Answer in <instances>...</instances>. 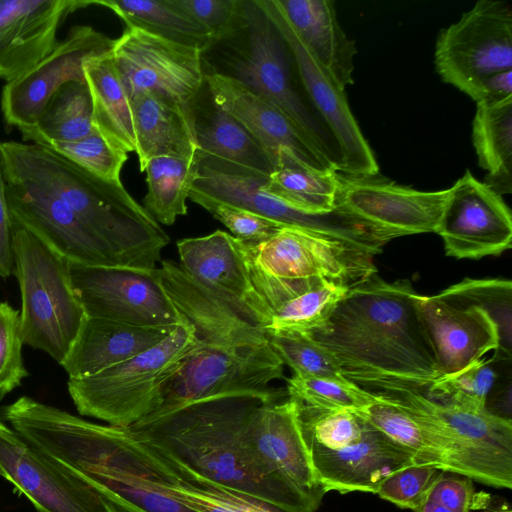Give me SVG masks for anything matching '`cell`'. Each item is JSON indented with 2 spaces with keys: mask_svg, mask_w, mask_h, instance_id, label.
Returning <instances> with one entry per match:
<instances>
[{
  "mask_svg": "<svg viewBox=\"0 0 512 512\" xmlns=\"http://www.w3.org/2000/svg\"><path fill=\"white\" fill-rule=\"evenodd\" d=\"M421 295L407 279L377 273L354 283L324 324L307 332L342 374L367 391H426L438 378Z\"/></svg>",
  "mask_w": 512,
  "mask_h": 512,
  "instance_id": "obj_1",
  "label": "cell"
},
{
  "mask_svg": "<svg viewBox=\"0 0 512 512\" xmlns=\"http://www.w3.org/2000/svg\"><path fill=\"white\" fill-rule=\"evenodd\" d=\"M160 264L162 285L193 327L197 344L164 386L162 403L154 413L219 396L250 395L265 401L279 397L270 384L284 377V364L270 345L265 326L198 284L178 263Z\"/></svg>",
  "mask_w": 512,
  "mask_h": 512,
  "instance_id": "obj_2",
  "label": "cell"
},
{
  "mask_svg": "<svg viewBox=\"0 0 512 512\" xmlns=\"http://www.w3.org/2000/svg\"><path fill=\"white\" fill-rule=\"evenodd\" d=\"M1 418L84 478L116 512H197L161 489L163 459L128 428L101 425L23 396Z\"/></svg>",
  "mask_w": 512,
  "mask_h": 512,
  "instance_id": "obj_3",
  "label": "cell"
},
{
  "mask_svg": "<svg viewBox=\"0 0 512 512\" xmlns=\"http://www.w3.org/2000/svg\"><path fill=\"white\" fill-rule=\"evenodd\" d=\"M264 402L250 395L213 397L151 414L128 429L154 452L209 483L279 512H304L254 464L245 447L247 421Z\"/></svg>",
  "mask_w": 512,
  "mask_h": 512,
  "instance_id": "obj_4",
  "label": "cell"
},
{
  "mask_svg": "<svg viewBox=\"0 0 512 512\" xmlns=\"http://www.w3.org/2000/svg\"><path fill=\"white\" fill-rule=\"evenodd\" d=\"M0 148L4 168L50 189L124 267L158 268L169 236L122 182L102 179L42 145L6 141Z\"/></svg>",
  "mask_w": 512,
  "mask_h": 512,
  "instance_id": "obj_5",
  "label": "cell"
},
{
  "mask_svg": "<svg viewBox=\"0 0 512 512\" xmlns=\"http://www.w3.org/2000/svg\"><path fill=\"white\" fill-rule=\"evenodd\" d=\"M193 327L178 325L163 341L137 356L67 386L77 411L108 425L129 428L162 403L168 380L195 349Z\"/></svg>",
  "mask_w": 512,
  "mask_h": 512,
  "instance_id": "obj_6",
  "label": "cell"
},
{
  "mask_svg": "<svg viewBox=\"0 0 512 512\" xmlns=\"http://www.w3.org/2000/svg\"><path fill=\"white\" fill-rule=\"evenodd\" d=\"M13 256L21 294L23 343L61 364L86 317L72 286L70 262L17 225Z\"/></svg>",
  "mask_w": 512,
  "mask_h": 512,
  "instance_id": "obj_7",
  "label": "cell"
},
{
  "mask_svg": "<svg viewBox=\"0 0 512 512\" xmlns=\"http://www.w3.org/2000/svg\"><path fill=\"white\" fill-rule=\"evenodd\" d=\"M247 168L215 158H201L190 197H203L237 206L279 223L330 241L376 255L389 241L386 229L337 207L325 214L295 210L267 193V179Z\"/></svg>",
  "mask_w": 512,
  "mask_h": 512,
  "instance_id": "obj_8",
  "label": "cell"
},
{
  "mask_svg": "<svg viewBox=\"0 0 512 512\" xmlns=\"http://www.w3.org/2000/svg\"><path fill=\"white\" fill-rule=\"evenodd\" d=\"M246 30L247 52L235 65L234 77L279 110L339 172L341 159L336 143L296 89L290 52L254 0L247 1Z\"/></svg>",
  "mask_w": 512,
  "mask_h": 512,
  "instance_id": "obj_9",
  "label": "cell"
},
{
  "mask_svg": "<svg viewBox=\"0 0 512 512\" xmlns=\"http://www.w3.org/2000/svg\"><path fill=\"white\" fill-rule=\"evenodd\" d=\"M243 439L254 464L304 512L319 509L327 492L314 471L295 398L280 396L259 405L247 421Z\"/></svg>",
  "mask_w": 512,
  "mask_h": 512,
  "instance_id": "obj_10",
  "label": "cell"
},
{
  "mask_svg": "<svg viewBox=\"0 0 512 512\" xmlns=\"http://www.w3.org/2000/svg\"><path fill=\"white\" fill-rule=\"evenodd\" d=\"M286 44L304 94L338 148L339 173L375 176L379 166L342 90L303 43L278 0H254Z\"/></svg>",
  "mask_w": 512,
  "mask_h": 512,
  "instance_id": "obj_11",
  "label": "cell"
},
{
  "mask_svg": "<svg viewBox=\"0 0 512 512\" xmlns=\"http://www.w3.org/2000/svg\"><path fill=\"white\" fill-rule=\"evenodd\" d=\"M241 243L251 279H323L351 286L376 273L373 255L293 227L257 244Z\"/></svg>",
  "mask_w": 512,
  "mask_h": 512,
  "instance_id": "obj_12",
  "label": "cell"
},
{
  "mask_svg": "<svg viewBox=\"0 0 512 512\" xmlns=\"http://www.w3.org/2000/svg\"><path fill=\"white\" fill-rule=\"evenodd\" d=\"M441 79L463 93L478 80L512 70V9L507 2L480 0L442 29L434 53Z\"/></svg>",
  "mask_w": 512,
  "mask_h": 512,
  "instance_id": "obj_13",
  "label": "cell"
},
{
  "mask_svg": "<svg viewBox=\"0 0 512 512\" xmlns=\"http://www.w3.org/2000/svg\"><path fill=\"white\" fill-rule=\"evenodd\" d=\"M70 277L87 316L144 326H178L186 322L167 295L159 268L70 263Z\"/></svg>",
  "mask_w": 512,
  "mask_h": 512,
  "instance_id": "obj_14",
  "label": "cell"
},
{
  "mask_svg": "<svg viewBox=\"0 0 512 512\" xmlns=\"http://www.w3.org/2000/svg\"><path fill=\"white\" fill-rule=\"evenodd\" d=\"M202 54L136 26H126L111 53L129 95L152 92L185 107L205 83Z\"/></svg>",
  "mask_w": 512,
  "mask_h": 512,
  "instance_id": "obj_15",
  "label": "cell"
},
{
  "mask_svg": "<svg viewBox=\"0 0 512 512\" xmlns=\"http://www.w3.org/2000/svg\"><path fill=\"white\" fill-rule=\"evenodd\" d=\"M13 224L20 226L70 263L124 267L70 207L41 183L3 167Z\"/></svg>",
  "mask_w": 512,
  "mask_h": 512,
  "instance_id": "obj_16",
  "label": "cell"
},
{
  "mask_svg": "<svg viewBox=\"0 0 512 512\" xmlns=\"http://www.w3.org/2000/svg\"><path fill=\"white\" fill-rule=\"evenodd\" d=\"M0 476L37 512H116L84 478L2 421Z\"/></svg>",
  "mask_w": 512,
  "mask_h": 512,
  "instance_id": "obj_17",
  "label": "cell"
},
{
  "mask_svg": "<svg viewBox=\"0 0 512 512\" xmlns=\"http://www.w3.org/2000/svg\"><path fill=\"white\" fill-rule=\"evenodd\" d=\"M115 39L91 26L72 27L54 49L1 91L4 122L18 130L29 127L56 90L69 81H85L84 66L112 52Z\"/></svg>",
  "mask_w": 512,
  "mask_h": 512,
  "instance_id": "obj_18",
  "label": "cell"
},
{
  "mask_svg": "<svg viewBox=\"0 0 512 512\" xmlns=\"http://www.w3.org/2000/svg\"><path fill=\"white\" fill-rule=\"evenodd\" d=\"M447 256L481 259L511 248L512 217L502 196L467 170L452 187L436 232Z\"/></svg>",
  "mask_w": 512,
  "mask_h": 512,
  "instance_id": "obj_19",
  "label": "cell"
},
{
  "mask_svg": "<svg viewBox=\"0 0 512 512\" xmlns=\"http://www.w3.org/2000/svg\"><path fill=\"white\" fill-rule=\"evenodd\" d=\"M449 189L421 191L375 176L340 173L336 206L400 236L437 232Z\"/></svg>",
  "mask_w": 512,
  "mask_h": 512,
  "instance_id": "obj_20",
  "label": "cell"
},
{
  "mask_svg": "<svg viewBox=\"0 0 512 512\" xmlns=\"http://www.w3.org/2000/svg\"><path fill=\"white\" fill-rule=\"evenodd\" d=\"M442 431L461 448L512 481V421L487 410L470 411L430 398L424 391L378 392Z\"/></svg>",
  "mask_w": 512,
  "mask_h": 512,
  "instance_id": "obj_21",
  "label": "cell"
},
{
  "mask_svg": "<svg viewBox=\"0 0 512 512\" xmlns=\"http://www.w3.org/2000/svg\"><path fill=\"white\" fill-rule=\"evenodd\" d=\"M95 0H0V78L11 82L46 57L57 30L74 11Z\"/></svg>",
  "mask_w": 512,
  "mask_h": 512,
  "instance_id": "obj_22",
  "label": "cell"
},
{
  "mask_svg": "<svg viewBox=\"0 0 512 512\" xmlns=\"http://www.w3.org/2000/svg\"><path fill=\"white\" fill-rule=\"evenodd\" d=\"M180 267L198 284L255 316L265 327L270 311L256 291L239 239L216 230L177 242Z\"/></svg>",
  "mask_w": 512,
  "mask_h": 512,
  "instance_id": "obj_23",
  "label": "cell"
},
{
  "mask_svg": "<svg viewBox=\"0 0 512 512\" xmlns=\"http://www.w3.org/2000/svg\"><path fill=\"white\" fill-rule=\"evenodd\" d=\"M419 311L433 349L438 378L455 373L499 348L498 329L481 309L421 295Z\"/></svg>",
  "mask_w": 512,
  "mask_h": 512,
  "instance_id": "obj_24",
  "label": "cell"
},
{
  "mask_svg": "<svg viewBox=\"0 0 512 512\" xmlns=\"http://www.w3.org/2000/svg\"><path fill=\"white\" fill-rule=\"evenodd\" d=\"M363 421L361 437L343 449L328 450L306 443L318 481L326 492L375 494L392 472L416 462L408 450Z\"/></svg>",
  "mask_w": 512,
  "mask_h": 512,
  "instance_id": "obj_25",
  "label": "cell"
},
{
  "mask_svg": "<svg viewBox=\"0 0 512 512\" xmlns=\"http://www.w3.org/2000/svg\"><path fill=\"white\" fill-rule=\"evenodd\" d=\"M215 107L239 122L265 149L275 165L279 149L288 148L303 162L319 169H335L273 105L232 75H205Z\"/></svg>",
  "mask_w": 512,
  "mask_h": 512,
  "instance_id": "obj_26",
  "label": "cell"
},
{
  "mask_svg": "<svg viewBox=\"0 0 512 512\" xmlns=\"http://www.w3.org/2000/svg\"><path fill=\"white\" fill-rule=\"evenodd\" d=\"M176 327L136 325L86 315L60 365L69 378L88 377L152 348Z\"/></svg>",
  "mask_w": 512,
  "mask_h": 512,
  "instance_id": "obj_27",
  "label": "cell"
},
{
  "mask_svg": "<svg viewBox=\"0 0 512 512\" xmlns=\"http://www.w3.org/2000/svg\"><path fill=\"white\" fill-rule=\"evenodd\" d=\"M303 43L336 84H353L356 47L340 26L330 0H278Z\"/></svg>",
  "mask_w": 512,
  "mask_h": 512,
  "instance_id": "obj_28",
  "label": "cell"
},
{
  "mask_svg": "<svg viewBox=\"0 0 512 512\" xmlns=\"http://www.w3.org/2000/svg\"><path fill=\"white\" fill-rule=\"evenodd\" d=\"M140 172L162 155H188L198 150L190 107L152 92L130 95Z\"/></svg>",
  "mask_w": 512,
  "mask_h": 512,
  "instance_id": "obj_29",
  "label": "cell"
},
{
  "mask_svg": "<svg viewBox=\"0 0 512 512\" xmlns=\"http://www.w3.org/2000/svg\"><path fill=\"white\" fill-rule=\"evenodd\" d=\"M340 173L303 162L288 148H281L276 165L262 188L287 206L310 214H325L336 208Z\"/></svg>",
  "mask_w": 512,
  "mask_h": 512,
  "instance_id": "obj_30",
  "label": "cell"
},
{
  "mask_svg": "<svg viewBox=\"0 0 512 512\" xmlns=\"http://www.w3.org/2000/svg\"><path fill=\"white\" fill-rule=\"evenodd\" d=\"M112 53V52H111ZM89 60L84 75L89 87L96 130L127 153L136 151L130 95L112 55Z\"/></svg>",
  "mask_w": 512,
  "mask_h": 512,
  "instance_id": "obj_31",
  "label": "cell"
},
{
  "mask_svg": "<svg viewBox=\"0 0 512 512\" xmlns=\"http://www.w3.org/2000/svg\"><path fill=\"white\" fill-rule=\"evenodd\" d=\"M472 142L479 165L487 171L484 183L502 196L512 192V97L477 104Z\"/></svg>",
  "mask_w": 512,
  "mask_h": 512,
  "instance_id": "obj_32",
  "label": "cell"
},
{
  "mask_svg": "<svg viewBox=\"0 0 512 512\" xmlns=\"http://www.w3.org/2000/svg\"><path fill=\"white\" fill-rule=\"evenodd\" d=\"M96 130L92 99L85 81H69L59 87L34 124L19 130L24 141L48 146L76 141Z\"/></svg>",
  "mask_w": 512,
  "mask_h": 512,
  "instance_id": "obj_33",
  "label": "cell"
},
{
  "mask_svg": "<svg viewBox=\"0 0 512 512\" xmlns=\"http://www.w3.org/2000/svg\"><path fill=\"white\" fill-rule=\"evenodd\" d=\"M199 162V150L188 155L156 156L148 161L143 171L147 183L143 207L158 223L170 226L178 216L187 214L186 201Z\"/></svg>",
  "mask_w": 512,
  "mask_h": 512,
  "instance_id": "obj_34",
  "label": "cell"
},
{
  "mask_svg": "<svg viewBox=\"0 0 512 512\" xmlns=\"http://www.w3.org/2000/svg\"><path fill=\"white\" fill-rule=\"evenodd\" d=\"M201 158H215L269 176L275 163L256 139L233 117L213 105L205 122L195 119Z\"/></svg>",
  "mask_w": 512,
  "mask_h": 512,
  "instance_id": "obj_35",
  "label": "cell"
},
{
  "mask_svg": "<svg viewBox=\"0 0 512 512\" xmlns=\"http://www.w3.org/2000/svg\"><path fill=\"white\" fill-rule=\"evenodd\" d=\"M113 11L126 26H136L205 52L214 44L208 33L172 0H95Z\"/></svg>",
  "mask_w": 512,
  "mask_h": 512,
  "instance_id": "obj_36",
  "label": "cell"
},
{
  "mask_svg": "<svg viewBox=\"0 0 512 512\" xmlns=\"http://www.w3.org/2000/svg\"><path fill=\"white\" fill-rule=\"evenodd\" d=\"M511 356L499 349L492 358H482L462 370L437 378L426 394L438 401L470 411L486 410L488 397L505 376Z\"/></svg>",
  "mask_w": 512,
  "mask_h": 512,
  "instance_id": "obj_37",
  "label": "cell"
},
{
  "mask_svg": "<svg viewBox=\"0 0 512 512\" xmlns=\"http://www.w3.org/2000/svg\"><path fill=\"white\" fill-rule=\"evenodd\" d=\"M374 393L372 404L353 413L408 450L417 463L446 472L444 458L427 428L380 393Z\"/></svg>",
  "mask_w": 512,
  "mask_h": 512,
  "instance_id": "obj_38",
  "label": "cell"
},
{
  "mask_svg": "<svg viewBox=\"0 0 512 512\" xmlns=\"http://www.w3.org/2000/svg\"><path fill=\"white\" fill-rule=\"evenodd\" d=\"M160 457L168 467V472L161 482V489L197 512H279L229 489L209 483Z\"/></svg>",
  "mask_w": 512,
  "mask_h": 512,
  "instance_id": "obj_39",
  "label": "cell"
},
{
  "mask_svg": "<svg viewBox=\"0 0 512 512\" xmlns=\"http://www.w3.org/2000/svg\"><path fill=\"white\" fill-rule=\"evenodd\" d=\"M437 295L452 302L472 305L483 310L498 329V349L512 355V283L510 280L465 278Z\"/></svg>",
  "mask_w": 512,
  "mask_h": 512,
  "instance_id": "obj_40",
  "label": "cell"
},
{
  "mask_svg": "<svg viewBox=\"0 0 512 512\" xmlns=\"http://www.w3.org/2000/svg\"><path fill=\"white\" fill-rule=\"evenodd\" d=\"M349 288V285L321 280L278 306L265 329L300 332L316 329L330 317Z\"/></svg>",
  "mask_w": 512,
  "mask_h": 512,
  "instance_id": "obj_41",
  "label": "cell"
},
{
  "mask_svg": "<svg viewBox=\"0 0 512 512\" xmlns=\"http://www.w3.org/2000/svg\"><path fill=\"white\" fill-rule=\"evenodd\" d=\"M265 331L276 354L295 375L351 382L342 374L333 357L307 332L267 329Z\"/></svg>",
  "mask_w": 512,
  "mask_h": 512,
  "instance_id": "obj_42",
  "label": "cell"
},
{
  "mask_svg": "<svg viewBox=\"0 0 512 512\" xmlns=\"http://www.w3.org/2000/svg\"><path fill=\"white\" fill-rule=\"evenodd\" d=\"M288 395L299 403L326 411H357L376 400L374 392L352 382L293 375L288 380Z\"/></svg>",
  "mask_w": 512,
  "mask_h": 512,
  "instance_id": "obj_43",
  "label": "cell"
},
{
  "mask_svg": "<svg viewBox=\"0 0 512 512\" xmlns=\"http://www.w3.org/2000/svg\"><path fill=\"white\" fill-rule=\"evenodd\" d=\"M299 421L304 440L328 450H340L362 435L364 421L352 411H326L298 402Z\"/></svg>",
  "mask_w": 512,
  "mask_h": 512,
  "instance_id": "obj_44",
  "label": "cell"
},
{
  "mask_svg": "<svg viewBox=\"0 0 512 512\" xmlns=\"http://www.w3.org/2000/svg\"><path fill=\"white\" fill-rule=\"evenodd\" d=\"M50 149L88 172L112 182H121L120 174L128 153L95 130L76 141L55 142Z\"/></svg>",
  "mask_w": 512,
  "mask_h": 512,
  "instance_id": "obj_45",
  "label": "cell"
},
{
  "mask_svg": "<svg viewBox=\"0 0 512 512\" xmlns=\"http://www.w3.org/2000/svg\"><path fill=\"white\" fill-rule=\"evenodd\" d=\"M444 471L413 462L387 476L375 494L402 509L415 511L424 504Z\"/></svg>",
  "mask_w": 512,
  "mask_h": 512,
  "instance_id": "obj_46",
  "label": "cell"
},
{
  "mask_svg": "<svg viewBox=\"0 0 512 512\" xmlns=\"http://www.w3.org/2000/svg\"><path fill=\"white\" fill-rule=\"evenodd\" d=\"M172 1L208 33L214 45L247 28V1Z\"/></svg>",
  "mask_w": 512,
  "mask_h": 512,
  "instance_id": "obj_47",
  "label": "cell"
},
{
  "mask_svg": "<svg viewBox=\"0 0 512 512\" xmlns=\"http://www.w3.org/2000/svg\"><path fill=\"white\" fill-rule=\"evenodd\" d=\"M23 339L20 314L6 302L0 301V397L20 386L28 376L22 358Z\"/></svg>",
  "mask_w": 512,
  "mask_h": 512,
  "instance_id": "obj_48",
  "label": "cell"
},
{
  "mask_svg": "<svg viewBox=\"0 0 512 512\" xmlns=\"http://www.w3.org/2000/svg\"><path fill=\"white\" fill-rule=\"evenodd\" d=\"M192 202L207 210L224 224L235 238L257 244L273 236L282 225L249 210L203 197H190Z\"/></svg>",
  "mask_w": 512,
  "mask_h": 512,
  "instance_id": "obj_49",
  "label": "cell"
},
{
  "mask_svg": "<svg viewBox=\"0 0 512 512\" xmlns=\"http://www.w3.org/2000/svg\"><path fill=\"white\" fill-rule=\"evenodd\" d=\"M436 482L428 500L439 503L454 512H471L476 493L473 480L458 474H446Z\"/></svg>",
  "mask_w": 512,
  "mask_h": 512,
  "instance_id": "obj_50",
  "label": "cell"
},
{
  "mask_svg": "<svg viewBox=\"0 0 512 512\" xmlns=\"http://www.w3.org/2000/svg\"><path fill=\"white\" fill-rule=\"evenodd\" d=\"M13 230L0 148V277L3 278L14 272Z\"/></svg>",
  "mask_w": 512,
  "mask_h": 512,
  "instance_id": "obj_51",
  "label": "cell"
},
{
  "mask_svg": "<svg viewBox=\"0 0 512 512\" xmlns=\"http://www.w3.org/2000/svg\"><path fill=\"white\" fill-rule=\"evenodd\" d=\"M477 104H489L512 97V70L488 75L465 92Z\"/></svg>",
  "mask_w": 512,
  "mask_h": 512,
  "instance_id": "obj_52",
  "label": "cell"
},
{
  "mask_svg": "<svg viewBox=\"0 0 512 512\" xmlns=\"http://www.w3.org/2000/svg\"><path fill=\"white\" fill-rule=\"evenodd\" d=\"M413 512H454L451 509L436 503L431 500H427L424 504H422L419 508H417Z\"/></svg>",
  "mask_w": 512,
  "mask_h": 512,
  "instance_id": "obj_53",
  "label": "cell"
},
{
  "mask_svg": "<svg viewBox=\"0 0 512 512\" xmlns=\"http://www.w3.org/2000/svg\"><path fill=\"white\" fill-rule=\"evenodd\" d=\"M483 512H499V505L493 508H487Z\"/></svg>",
  "mask_w": 512,
  "mask_h": 512,
  "instance_id": "obj_54",
  "label": "cell"
}]
</instances>
